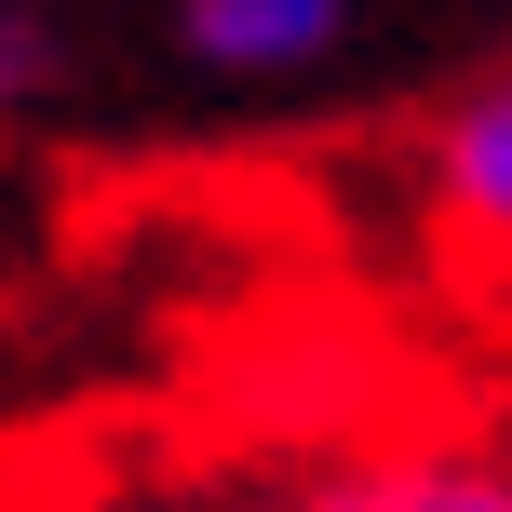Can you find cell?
Segmentation results:
<instances>
[{
    "mask_svg": "<svg viewBox=\"0 0 512 512\" xmlns=\"http://www.w3.org/2000/svg\"><path fill=\"white\" fill-rule=\"evenodd\" d=\"M337 41H351L337 0H189L176 14V54L216 68V81H297V68H324Z\"/></svg>",
    "mask_w": 512,
    "mask_h": 512,
    "instance_id": "3",
    "label": "cell"
},
{
    "mask_svg": "<svg viewBox=\"0 0 512 512\" xmlns=\"http://www.w3.org/2000/svg\"><path fill=\"white\" fill-rule=\"evenodd\" d=\"M405 189H418V230L445 243V270L512 297V54L432 95V122L405 135Z\"/></svg>",
    "mask_w": 512,
    "mask_h": 512,
    "instance_id": "1",
    "label": "cell"
},
{
    "mask_svg": "<svg viewBox=\"0 0 512 512\" xmlns=\"http://www.w3.org/2000/svg\"><path fill=\"white\" fill-rule=\"evenodd\" d=\"M41 512H256L243 486H216V472H176V459H135V472H81V486H54ZM283 512V499H270Z\"/></svg>",
    "mask_w": 512,
    "mask_h": 512,
    "instance_id": "4",
    "label": "cell"
},
{
    "mask_svg": "<svg viewBox=\"0 0 512 512\" xmlns=\"http://www.w3.org/2000/svg\"><path fill=\"white\" fill-rule=\"evenodd\" d=\"M41 68H54V27H27V14H0V122H14L27 95H41Z\"/></svg>",
    "mask_w": 512,
    "mask_h": 512,
    "instance_id": "5",
    "label": "cell"
},
{
    "mask_svg": "<svg viewBox=\"0 0 512 512\" xmlns=\"http://www.w3.org/2000/svg\"><path fill=\"white\" fill-rule=\"evenodd\" d=\"M283 512H512V445L499 432H391L364 459L310 472Z\"/></svg>",
    "mask_w": 512,
    "mask_h": 512,
    "instance_id": "2",
    "label": "cell"
}]
</instances>
